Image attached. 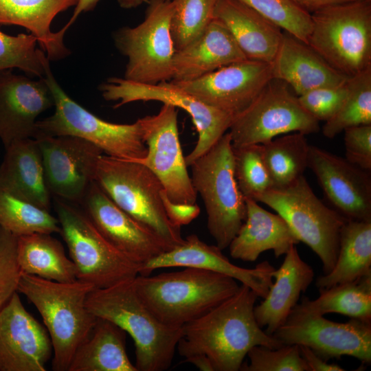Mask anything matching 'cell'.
I'll return each instance as SVG.
<instances>
[{
	"label": "cell",
	"instance_id": "obj_6",
	"mask_svg": "<svg viewBox=\"0 0 371 371\" xmlns=\"http://www.w3.org/2000/svg\"><path fill=\"white\" fill-rule=\"evenodd\" d=\"M193 187L203 201L207 227L216 245L227 248L244 223L247 208L234 170L229 132L191 165Z\"/></svg>",
	"mask_w": 371,
	"mask_h": 371
},
{
	"label": "cell",
	"instance_id": "obj_5",
	"mask_svg": "<svg viewBox=\"0 0 371 371\" xmlns=\"http://www.w3.org/2000/svg\"><path fill=\"white\" fill-rule=\"evenodd\" d=\"M307 45L348 78L371 67V0L333 5L311 14Z\"/></svg>",
	"mask_w": 371,
	"mask_h": 371
},
{
	"label": "cell",
	"instance_id": "obj_47",
	"mask_svg": "<svg viewBox=\"0 0 371 371\" xmlns=\"http://www.w3.org/2000/svg\"><path fill=\"white\" fill-rule=\"evenodd\" d=\"M297 6L312 14L321 9L333 5L355 0H291Z\"/></svg>",
	"mask_w": 371,
	"mask_h": 371
},
{
	"label": "cell",
	"instance_id": "obj_18",
	"mask_svg": "<svg viewBox=\"0 0 371 371\" xmlns=\"http://www.w3.org/2000/svg\"><path fill=\"white\" fill-rule=\"evenodd\" d=\"M100 233L122 254L142 265L170 247L153 231L122 209L94 181L81 202Z\"/></svg>",
	"mask_w": 371,
	"mask_h": 371
},
{
	"label": "cell",
	"instance_id": "obj_26",
	"mask_svg": "<svg viewBox=\"0 0 371 371\" xmlns=\"http://www.w3.org/2000/svg\"><path fill=\"white\" fill-rule=\"evenodd\" d=\"M245 199L246 218L228 247L233 258L254 262L267 250H272L278 258L300 243L279 214L266 210L253 199Z\"/></svg>",
	"mask_w": 371,
	"mask_h": 371
},
{
	"label": "cell",
	"instance_id": "obj_49",
	"mask_svg": "<svg viewBox=\"0 0 371 371\" xmlns=\"http://www.w3.org/2000/svg\"><path fill=\"white\" fill-rule=\"evenodd\" d=\"M183 361L193 364L201 371H214L210 359L204 354L189 356Z\"/></svg>",
	"mask_w": 371,
	"mask_h": 371
},
{
	"label": "cell",
	"instance_id": "obj_40",
	"mask_svg": "<svg viewBox=\"0 0 371 371\" xmlns=\"http://www.w3.org/2000/svg\"><path fill=\"white\" fill-rule=\"evenodd\" d=\"M297 39L307 44L311 14L291 0H239Z\"/></svg>",
	"mask_w": 371,
	"mask_h": 371
},
{
	"label": "cell",
	"instance_id": "obj_1",
	"mask_svg": "<svg viewBox=\"0 0 371 371\" xmlns=\"http://www.w3.org/2000/svg\"><path fill=\"white\" fill-rule=\"evenodd\" d=\"M258 297L241 284L233 295L181 327L179 354L185 358L204 354L214 371H238L252 347L284 346L258 326L254 313Z\"/></svg>",
	"mask_w": 371,
	"mask_h": 371
},
{
	"label": "cell",
	"instance_id": "obj_44",
	"mask_svg": "<svg viewBox=\"0 0 371 371\" xmlns=\"http://www.w3.org/2000/svg\"><path fill=\"white\" fill-rule=\"evenodd\" d=\"M346 159L360 168L371 170V124L348 128L344 131Z\"/></svg>",
	"mask_w": 371,
	"mask_h": 371
},
{
	"label": "cell",
	"instance_id": "obj_30",
	"mask_svg": "<svg viewBox=\"0 0 371 371\" xmlns=\"http://www.w3.org/2000/svg\"><path fill=\"white\" fill-rule=\"evenodd\" d=\"M126 334L113 322L98 318L89 337L77 348L68 371H137L126 353Z\"/></svg>",
	"mask_w": 371,
	"mask_h": 371
},
{
	"label": "cell",
	"instance_id": "obj_22",
	"mask_svg": "<svg viewBox=\"0 0 371 371\" xmlns=\"http://www.w3.org/2000/svg\"><path fill=\"white\" fill-rule=\"evenodd\" d=\"M170 267H194L229 276L262 298L266 297L273 284L271 273L275 269L267 261L253 269L235 265L216 245L206 244L195 234L188 236L183 244L142 264L139 275L148 276L155 269Z\"/></svg>",
	"mask_w": 371,
	"mask_h": 371
},
{
	"label": "cell",
	"instance_id": "obj_45",
	"mask_svg": "<svg viewBox=\"0 0 371 371\" xmlns=\"http://www.w3.org/2000/svg\"><path fill=\"white\" fill-rule=\"evenodd\" d=\"M161 197L168 219L178 227L188 225L200 214L201 209L196 203H174L169 199L164 189L161 192Z\"/></svg>",
	"mask_w": 371,
	"mask_h": 371
},
{
	"label": "cell",
	"instance_id": "obj_41",
	"mask_svg": "<svg viewBox=\"0 0 371 371\" xmlns=\"http://www.w3.org/2000/svg\"><path fill=\"white\" fill-rule=\"evenodd\" d=\"M249 363H243V371H307L299 346L284 345L278 348L258 345L247 352Z\"/></svg>",
	"mask_w": 371,
	"mask_h": 371
},
{
	"label": "cell",
	"instance_id": "obj_28",
	"mask_svg": "<svg viewBox=\"0 0 371 371\" xmlns=\"http://www.w3.org/2000/svg\"><path fill=\"white\" fill-rule=\"evenodd\" d=\"M78 0H0V24L25 27L34 36L49 60L66 58L70 50L64 43L67 30H51L55 16Z\"/></svg>",
	"mask_w": 371,
	"mask_h": 371
},
{
	"label": "cell",
	"instance_id": "obj_31",
	"mask_svg": "<svg viewBox=\"0 0 371 371\" xmlns=\"http://www.w3.org/2000/svg\"><path fill=\"white\" fill-rule=\"evenodd\" d=\"M371 275V221L347 220L339 236L333 269L317 278L319 289L350 282Z\"/></svg>",
	"mask_w": 371,
	"mask_h": 371
},
{
	"label": "cell",
	"instance_id": "obj_42",
	"mask_svg": "<svg viewBox=\"0 0 371 371\" xmlns=\"http://www.w3.org/2000/svg\"><path fill=\"white\" fill-rule=\"evenodd\" d=\"M16 246L17 236L0 227V310L17 292L22 275Z\"/></svg>",
	"mask_w": 371,
	"mask_h": 371
},
{
	"label": "cell",
	"instance_id": "obj_24",
	"mask_svg": "<svg viewBox=\"0 0 371 371\" xmlns=\"http://www.w3.org/2000/svg\"><path fill=\"white\" fill-rule=\"evenodd\" d=\"M271 63L273 78L289 85L297 96L316 88L339 85L348 79L306 43L286 32Z\"/></svg>",
	"mask_w": 371,
	"mask_h": 371
},
{
	"label": "cell",
	"instance_id": "obj_10",
	"mask_svg": "<svg viewBox=\"0 0 371 371\" xmlns=\"http://www.w3.org/2000/svg\"><path fill=\"white\" fill-rule=\"evenodd\" d=\"M256 201L272 208L288 224L300 242L314 251L322 263L323 273L334 267L341 228L348 219L325 205L313 192L304 175L289 186L271 188Z\"/></svg>",
	"mask_w": 371,
	"mask_h": 371
},
{
	"label": "cell",
	"instance_id": "obj_38",
	"mask_svg": "<svg viewBox=\"0 0 371 371\" xmlns=\"http://www.w3.org/2000/svg\"><path fill=\"white\" fill-rule=\"evenodd\" d=\"M218 0H172L170 31L175 50H179L196 38L214 19Z\"/></svg>",
	"mask_w": 371,
	"mask_h": 371
},
{
	"label": "cell",
	"instance_id": "obj_4",
	"mask_svg": "<svg viewBox=\"0 0 371 371\" xmlns=\"http://www.w3.org/2000/svg\"><path fill=\"white\" fill-rule=\"evenodd\" d=\"M93 289L91 284L79 280L59 282L22 273L17 292L34 304L43 318L52 346L54 370L68 371L77 348L96 323L98 318L86 305Z\"/></svg>",
	"mask_w": 371,
	"mask_h": 371
},
{
	"label": "cell",
	"instance_id": "obj_13",
	"mask_svg": "<svg viewBox=\"0 0 371 371\" xmlns=\"http://www.w3.org/2000/svg\"><path fill=\"white\" fill-rule=\"evenodd\" d=\"M99 89L104 100L118 101L114 108L137 101H158L188 113L198 133L194 148L185 157L188 166L207 152L229 130L234 118L202 102L171 80L150 85L112 77L100 85Z\"/></svg>",
	"mask_w": 371,
	"mask_h": 371
},
{
	"label": "cell",
	"instance_id": "obj_37",
	"mask_svg": "<svg viewBox=\"0 0 371 371\" xmlns=\"http://www.w3.org/2000/svg\"><path fill=\"white\" fill-rule=\"evenodd\" d=\"M37 43L31 34L12 36L0 30V71L19 69L30 76L44 78L50 69L49 60Z\"/></svg>",
	"mask_w": 371,
	"mask_h": 371
},
{
	"label": "cell",
	"instance_id": "obj_19",
	"mask_svg": "<svg viewBox=\"0 0 371 371\" xmlns=\"http://www.w3.org/2000/svg\"><path fill=\"white\" fill-rule=\"evenodd\" d=\"M308 167L333 208L348 220L371 221L368 171L315 146L309 145Z\"/></svg>",
	"mask_w": 371,
	"mask_h": 371
},
{
	"label": "cell",
	"instance_id": "obj_25",
	"mask_svg": "<svg viewBox=\"0 0 371 371\" xmlns=\"http://www.w3.org/2000/svg\"><path fill=\"white\" fill-rule=\"evenodd\" d=\"M271 276L275 282L260 304L254 306L256 320L260 328L272 335L287 320L314 278L313 268L300 257L295 245L286 253L281 266L274 269Z\"/></svg>",
	"mask_w": 371,
	"mask_h": 371
},
{
	"label": "cell",
	"instance_id": "obj_35",
	"mask_svg": "<svg viewBox=\"0 0 371 371\" xmlns=\"http://www.w3.org/2000/svg\"><path fill=\"white\" fill-rule=\"evenodd\" d=\"M0 227L17 237L60 232L58 218L49 210L1 188Z\"/></svg>",
	"mask_w": 371,
	"mask_h": 371
},
{
	"label": "cell",
	"instance_id": "obj_7",
	"mask_svg": "<svg viewBox=\"0 0 371 371\" xmlns=\"http://www.w3.org/2000/svg\"><path fill=\"white\" fill-rule=\"evenodd\" d=\"M95 181L121 209L156 233L170 249L184 243L181 227L164 208L159 179L145 166L102 154Z\"/></svg>",
	"mask_w": 371,
	"mask_h": 371
},
{
	"label": "cell",
	"instance_id": "obj_3",
	"mask_svg": "<svg viewBox=\"0 0 371 371\" xmlns=\"http://www.w3.org/2000/svg\"><path fill=\"white\" fill-rule=\"evenodd\" d=\"M139 297L164 324L181 328L223 302L238 289L235 279L214 271L183 267L133 280Z\"/></svg>",
	"mask_w": 371,
	"mask_h": 371
},
{
	"label": "cell",
	"instance_id": "obj_33",
	"mask_svg": "<svg viewBox=\"0 0 371 371\" xmlns=\"http://www.w3.org/2000/svg\"><path fill=\"white\" fill-rule=\"evenodd\" d=\"M295 306L315 314L334 313L371 322V275L319 289V295L313 300L303 296Z\"/></svg>",
	"mask_w": 371,
	"mask_h": 371
},
{
	"label": "cell",
	"instance_id": "obj_48",
	"mask_svg": "<svg viewBox=\"0 0 371 371\" xmlns=\"http://www.w3.org/2000/svg\"><path fill=\"white\" fill-rule=\"evenodd\" d=\"M100 0H78L74 11L68 23L63 27L66 30L76 21L80 14L93 10Z\"/></svg>",
	"mask_w": 371,
	"mask_h": 371
},
{
	"label": "cell",
	"instance_id": "obj_2",
	"mask_svg": "<svg viewBox=\"0 0 371 371\" xmlns=\"http://www.w3.org/2000/svg\"><path fill=\"white\" fill-rule=\"evenodd\" d=\"M133 280L93 289L87 296V307L96 317L113 322L132 337L137 371L166 370L172 363L181 328L158 320L139 297Z\"/></svg>",
	"mask_w": 371,
	"mask_h": 371
},
{
	"label": "cell",
	"instance_id": "obj_16",
	"mask_svg": "<svg viewBox=\"0 0 371 371\" xmlns=\"http://www.w3.org/2000/svg\"><path fill=\"white\" fill-rule=\"evenodd\" d=\"M47 187L56 198L81 203L95 181L102 150L80 137L70 135L38 136Z\"/></svg>",
	"mask_w": 371,
	"mask_h": 371
},
{
	"label": "cell",
	"instance_id": "obj_43",
	"mask_svg": "<svg viewBox=\"0 0 371 371\" xmlns=\"http://www.w3.org/2000/svg\"><path fill=\"white\" fill-rule=\"evenodd\" d=\"M348 80L337 86L312 89L297 96L298 100L318 122H326L337 112L344 102L348 91Z\"/></svg>",
	"mask_w": 371,
	"mask_h": 371
},
{
	"label": "cell",
	"instance_id": "obj_23",
	"mask_svg": "<svg viewBox=\"0 0 371 371\" xmlns=\"http://www.w3.org/2000/svg\"><path fill=\"white\" fill-rule=\"evenodd\" d=\"M246 59L227 27L214 18L197 38L175 51L171 80H192Z\"/></svg>",
	"mask_w": 371,
	"mask_h": 371
},
{
	"label": "cell",
	"instance_id": "obj_21",
	"mask_svg": "<svg viewBox=\"0 0 371 371\" xmlns=\"http://www.w3.org/2000/svg\"><path fill=\"white\" fill-rule=\"evenodd\" d=\"M54 106L45 78L32 79L12 69L0 71V139L12 143L34 138L38 117Z\"/></svg>",
	"mask_w": 371,
	"mask_h": 371
},
{
	"label": "cell",
	"instance_id": "obj_32",
	"mask_svg": "<svg viewBox=\"0 0 371 371\" xmlns=\"http://www.w3.org/2000/svg\"><path fill=\"white\" fill-rule=\"evenodd\" d=\"M16 257L23 273L59 282L77 280L74 262L52 234L34 233L17 237Z\"/></svg>",
	"mask_w": 371,
	"mask_h": 371
},
{
	"label": "cell",
	"instance_id": "obj_11",
	"mask_svg": "<svg viewBox=\"0 0 371 371\" xmlns=\"http://www.w3.org/2000/svg\"><path fill=\"white\" fill-rule=\"evenodd\" d=\"M144 21L113 32L114 44L127 57L124 78L155 85L172 80L175 48L170 31L172 0H149Z\"/></svg>",
	"mask_w": 371,
	"mask_h": 371
},
{
	"label": "cell",
	"instance_id": "obj_17",
	"mask_svg": "<svg viewBox=\"0 0 371 371\" xmlns=\"http://www.w3.org/2000/svg\"><path fill=\"white\" fill-rule=\"evenodd\" d=\"M272 79L271 63L246 59L192 80L171 81L205 104L234 117Z\"/></svg>",
	"mask_w": 371,
	"mask_h": 371
},
{
	"label": "cell",
	"instance_id": "obj_36",
	"mask_svg": "<svg viewBox=\"0 0 371 371\" xmlns=\"http://www.w3.org/2000/svg\"><path fill=\"white\" fill-rule=\"evenodd\" d=\"M348 85L344 102L323 126V135L328 138L350 127L371 124V67L349 78Z\"/></svg>",
	"mask_w": 371,
	"mask_h": 371
},
{
	"label": "cell",
	"instance_id": "obj_14",
	"mask_svg": "<svg viewBox=\"0 0 371 371\" xmlns=\"http://www.w3.org/2000/svg\"><path fill=\"white\" fill-rule=\"evenodd\" d=\"M272 335L283 345L308 346L326 361L347 355L371 362V322L351 318L336 322L295 306Z\"/></svg>",
	"mask_w": 371,
	"mask_h": 371
},
{
	"label": "cell",
	"instance_id": "obj_50",
	"mask_svg": "<svg viewBox=\"0 0 371 371\" xmlns=\"http://www.w3.org/2000/svg\"><path fill=\"white\" fill-rule=\"evenodd\" d=\"M148 1L149 0H117L119 5L124 9L137 8L144 3Z\"/></svg>",
	"mask_w": 371,
	"mask_h": 371
},
{
	"label": "cell",
	"instance_id": "obj_27",
	"mask_svg": "<svg viewBox=\"0 0 371 371\" xmlns=\"http://www.w3.org/2000/svg\"><path fill=\"white\" fill-rule=\"evenodd\" d=\"M214 18L229 30L247 59L271 63L282 30L239 0H218Z\"/></svg>",
	"mask_w": 371,
	"mask_h": 371
},
{
	"label": "cell",
	"instance_id": "obj_15",
	"mask_svg": "<svg viewBox=\"0 0 371 371\" xmlns=\"http://www.w3.org/2000/svg\"><path fill=\"white\" fill-rule=\"evenodd\" d=\"M139 120L147 153L144 158L131 161L147 167L159 179L171 201L196 203L197 193L181 146L177 107L164 104L157 114Z\"/></svg>",
	"mask_w": 371,
	"mask_h": 371
},
{
	"label": "cell",
	"instance_id": "obj_46",
	"mask_svg": "<svg viewBox=\"0 0 371 371\" xmlns=\"http://www.w3.org/2000/svg\"><path fill=\"white\" fill-rule=\"evenodd\" d=\"M298 346L301 357L306 363L307 371L345 370V369L336 363H328V361L319 357L308 346L303 345H299Z\"/></svg>",
	"mask_w": 371,
	"mask_h": 371
},
{
	"label": "cell",
	"instance_id": "obj_8",
	"mask_svg": "<svg viewBox=\"0 0 371 371\" xmlns=\"http://www.w3.org/2000/svg\"><path fill=\"white\" fill-rule=\"evenodd\" d=\"M54 100L53 115L38 120L34 137L70 135L87 140L104 154L125 160L144 158L147 148L139 120L133 124H115L95 115L70 98L49 69L44 77Z\"/></svg>",
	"mask_w": 371,
	"mask_h": 371
},
{
	"label": "cell",
	"instance_id": "obj_34",
	"mask_svg": "<svg viewBox=\"0 0 371 371\" xmlns=\"http://www.w3.org/2000/svg\"><path fill=\"white\" fill-rule=\"evenodd\" d=\"M306 135L294 132L260 144L261 156L272 183L280 189L293 183L308 167L309 144Z\"/></svg>",
	"mask_w": 371,
	"mask_h": 371
},
{
	"label": "cell",
	"instance_id": "obj_29",
	"mask_svg": "<svg viewBox=\"0 0 371 371\" xmlns=\"http://www.w3.org/2000/svg\"><path fill=\"white\" fill-rule=\"evenodd\" d=\"M5 149L0 166V188L49 210L51 193L37 140H19Z\"/></svg>",
	"mask_w": 371,
	"mask_h": 371
},
{
	"label": "cell",
	"instance_id": "obj_9",
	"mask_svg": "<svg viewBox=\"0 0 371 371\" xmlns=\"http://www.w3.org/2000/svg\"><path fill=\"white\" fill-rule=\"evenodd\" d=\"M55 210L77 280L104 289L139 274L141 265L110 244L82 208L55 197Z\"/></svg>",
	"mask_w": 371,
	"mask_h": 371
},
{
	"label": "cell",
	"instance_id": "obj_12",
	"mask_svg": "<svg viewBox=\"0 0 371 371\" xmlns=\"http://www.w3.org/2000/svg\"><path fill=\"white\" fill-rule=\"evenodd\" d=\"M319 122L300 104L286 84L272 79L243 112L233 118L229 133L233 148L262 144L280 135L319 131Z\"/></svg>",
	"mask_w": 371,
	"mask_h": 371
},
{
	"label": "cell",
	"instance_id": "obj_39",
	"mask_svg": "<svg viewBox=\"0 0 371 371\" xmlns=\"http://www.w3.org/2000/svg\"><path fill=\"white\" fill-rule=\"evenodd\" d=\"M233 153L238 188L245 199L256 201L258 196L272 188L262 159L260 144L233 148Z\"/></svg>",
	"mask_w": 371,
	"mask_h": 371
},
{
	"label": "cell",
	"instance_id": "obj_20",
	"mask_svg": "<svg viewBox=\"0 0 371 371\" xmlns=\"http://www.w3.org/2000/svg\"><path fill=\"white\" fill-rule=\"evenodd\" d=\"M52 351L47 331L16 292L0 310V371H45Z\"/></svg>",
	"mask_w": 371,
	"mask_h": 371
}]
</instances>
